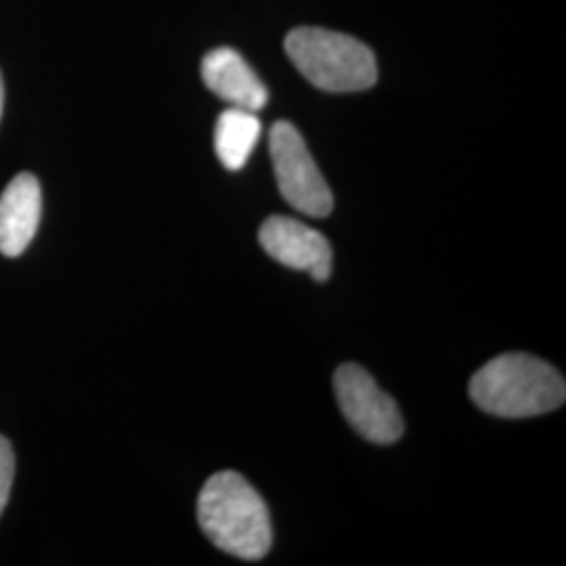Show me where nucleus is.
<instances>
[{
	"label": "nucleus",
	"mask_w": 566,
	"mask_h": 566,
	"mask_svg": "<svg viewBox=\"0 0 566 566\" xmlns=\"http://www.w3.org/2000/svg\"><path fill=\"white\" fill-rule=\"evenodd\" d=\"M269 149L283 200L306 217H327L334 208V196L296 126L277 122L271 128Z\"/></svg>",
	"instance_id": "4"
},
{
	"label": "nucleus",
	"mask_w": 566,
	"mask_h": 566,
	"mask_svg": "<svg viewBox=\"0 0 566 566\" xmlns=\"http://www.w3.org/2000/svg\"><path fill=\"white\" fill-rule=\"evenodd\" d=\"M261 137V120L256 112L229 107L217 120L214 149L217 156L229 170H242L252 149Z\"/></svg>",
	"instance_id": "9"
},
{
	"label": "nucleus",
	"mask_w": 566,
	"mask_h": 566,
	"mask_svg": "<svg viewBox=\"0 0 566 566\" xmlns=\"http://www.w3.org/2000/svg\"><path fill=\"white\" fill-rule=\"evenodd\" d=\"M2 102H4V88H2V78H0V116H2Z\"/></svg>",
	"instance_id": "11"
},
{
	"label": "nucleus",
	"mask_w": 566,
	"mask_h": 566,
	"mask_svg": "<svg viewBox=\"0 0 566 566\" xmlns=\"http://www.w3.org/2000/svg\"><path fill=\"white\" fill-rule=\"evenodd\" d=\"M13 476H15V455L11 443L0 437V514L4 512V506L11 495L13 486Z\"/></svg>",
	"instance_id": "10"
},
{
	"label": "nucleus",
	"mask_w": 566,
	"mask_h": 566,
	"mask_svg": "<svg viewBox=\"0 0 566 566\" xmlns=\"http://www.w3.org/2000/svg\"><path fill=\"white\" fill-rule=\"evenodd\" d=\"M336 399L350 426L376 446H390L403 437V416L361 365L346 364L334 376Z\"/></svg>",
	"instance_id": "5"
},
{
	"label": "nucleus",
	"mask_w": 566,
	"mask_h": 566,
	"mask_svg": "<svg viewBox=\"0 0 566 566\" xmlns=\"http://www.w3.org/2000/svg\"><path fill=\"white\" fill-rule=\"evenodd\" d=\"M264 252L290 269L306 271L315 282L332 273V245L324 233L290 217H271L259 233Z\"/></svg>",
	"instance_id": "6"
},
{
	"label": "nucleus",
	"mask_w": 566,
	"mask_h": 566,
	"mask_svg": "<svg viewBox=\"0 0 566 566\" xmlns=\"http://www.w3.org/2000/svg\"><path fill=\"white\" fill-rule=\"evenodd\" d=\"M285 53L306 81L327 93L365 91L378 81L371 49L340 32L298 28L287 34Z\"/></svg>",
	"instance_id": "3"
},
{
	"label": "nucleus",
	"mask_w": 566,
	"mask_h": 566,
	"mask_svg": "<svg viewBox=\"0 0 566 566\" xmlns=\"http://www.w3.org/2000/svg\"><path fill=\"white\" fill-rule=\"evenodd\" d=\"M198 521L203 535L235 558L261 560L271 549L266 504L238 472L224 470L208 479L198 497Z\"/></svg>",
	"instance_id": "1"
},
{
	"label": "nucleus",
	"mask_w": 566,
	"mask_h": 566,
	"mask_svg": "<svg viewBox=\"0 0 566 566\" xmlns=\"http://www.w3.org/2000/svg\"><path fill=\"white\" fill-rule=\"evenodd\" d=\"M41 182L21 172L0 196V252L4 256H20L34 240L41 223Z\"/></svg>",
	"instance_id": "7"
},
{
	"label": "nucleus",
	"mask_w": 566,
	"mask_h": 566,
	"mask_svg": "<svg viewBox=\"0 0 566 566\" xmlns=\"http://www.w3.org/2000/svg\"><path fill=\"white\" fill-rule=\"evenodd\" d=\"M470 399L497 418H533L565 403V378L537 357L510 353L491 359L472 376Z\"/></svg>",
	"instance_id": "2"
},
{
	"label": "nucleus",
	"mask_w": 566,
	"mask_h": 566,
	"mask_svg": "<svg viewBox=\"0 0 566 566\" xmlns=\"http://www.w3.org/2000/svg\"><path fill=\"white\" fill-rule=\"evenodd\" d=\"M202 78L217 97L233 107L259 112L269 102L266 86L233 49L210 51L202 61Z\"/></svg>",
	"instance_id": "8"
}]
</instances>
